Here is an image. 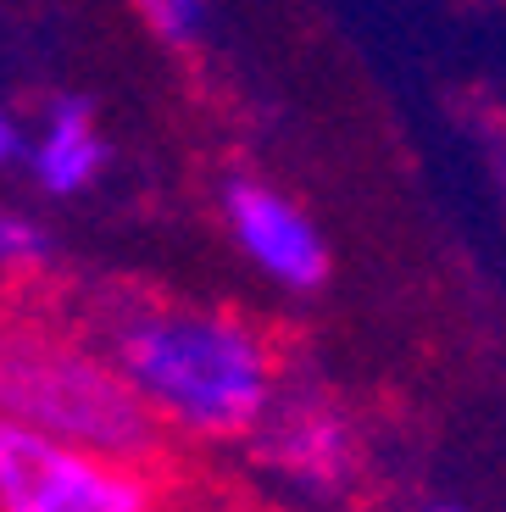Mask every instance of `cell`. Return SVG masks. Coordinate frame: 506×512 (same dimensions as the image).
<instances>
[{
	"mask_svg": "<svg viewBox=\"0 0 506 512\" xmlns=\"http://www.w3.org/2000/svg\"><path fill=\"white\" fill-rule=\"evenodd\" d=\"M106 351L156 423L184 440H245L279 401V357L240 312L140 301L106 323Z\"/></svg>",
	"mask_w": 506,
	"mask_h": 512,
	"instance_id": "cell-1",
	"label": "cell"
},
{
	"mask_svg": "<svg viewBox=\"0 0 506 512\" xmlns=\"http://www.w3.org/2000/svg\"><path fill=\"white\" fill-rule=\"evenodd\" d=\"M0 418H17L78 451L128 462H151L167 435L156 412L134 396L112 351L34 323L0 329Z\"/></svg>",
	"mask_w": 506,
	"mask_h": 512,
	"instance_id": "cell-2",
	"label": "cell"
},
{
	"mask_svg": "<svg viewBox=\"0 0 506 512\" xmlns=\"http://www.w3.org/2000/svg\"><path fill=\"white\" fill-rule=\"evenodd\" d=\"M217 206H223L228 240L240 245V256L262 279L295 295H312L329 284V240L284 190H273L267 179H251V173H234L217 195Z\"/></svg>",
	"mask_w": 506,
	"mask_h": 512,
	"instance_id": "cell-3",
	"label": "cell"
},
{
	"mask_svg": "<svg viewBox=\"0 0 506 512\" xmlns=\"http://www.w3.org/2000/svg\"><path fill=\"white\" fill-rule=\"evenodd\" d=\"M262 440V462L279 479H290L306 496H340L356 479V429L334 401L295 390L267 407V418L256 423Z\"/></svg>",
	"mask_w": 506,
	"mask_h": 512,
	"instance_id": "cell-4",
	"label": "cell"
},
{
	"mask_svg": "<svg viewBox=\"0 0 506 512\" xmlns=\"http://www.w3.org/2000/svg\"><path fill=\"white\" fill-rule=\"evenodd\" d=\"M23 167H28V179L45 195H56V201L84 195L106 167V140L95 128V106L84 95H56L45 106V117H39V128L28 134Z\"/></svg>",
	"mask_w": 506,
	"mask_h": 512,
	"instance_id": "cell-5",
	"label": "cell"
},
{
	"mask_svg": "<svg viewBox=\"0 0 506 512\" xmlns=\"http://www.w3.org/2000/svg\"><path fill=\"white\" fill-rule=\"evenodd\" d=\"M78 446L0 418V512H56Z\"/></svg>",
	"mask_w": 506,
	"mask_h": 512,
	"instance_id": "cell-6",
	"label": "cell"
},
{
	"mask_svg": "<svg viewBox=\"0 0 506 512\" xmlns=\"http://www.w3.org/2000/svg\"><path fill=\"white\" fill-rule=\"evenodd\" d=\"M56 512H156L151 462L78 451L62 496H56Z\"/></svg>",
	"mask_w": 506,
	"mask_h": 512,
	"instance_id": "cell-7",
	"label": "cell"
},
{
	"mask_svg": "<svg viewBox=\"0 0 506 512\" xmlns=\"http://www.w3.org/2000/svg\"><path fill=\"white\" fill-rule=\"evenodd\" d=\"M134 12L173 51H190L195 39L206 34V0H134Z\"/></svg>",
	"mask_w": 506,
	"mask_h": 512,
	"instance_id": "cell-8",
	"label": "cell"
},
{
	"mask_svg": "<svg viewBox=\"0 0 506 512\" xmlns=\"http://www.w3.org/2000/svg\"><path fill=\"white\" fill-rule=\"evenodd\" d=\"M45 251H51V240L34 218L0 212V268H34V262H45Z\"/></svg>",
	"mask_w": 506,
	"mask_h": 512,
	"instance_id": "cell-9",
	"label": "cell"
},
{
	"mask_svg": "<svg viewBox=\"0 0 506 512\" xmlns=\"http://www.w3.org/2000/svg\"><path fill=\"white\" fill-rule=\"evenodd\" d=\"M23 128H17L12 123V112H6V106H0V167H6V162H17V156H23Z\"/></svg>",
	"mask_w": 506,
	"mask_h": 512,
	"instance_id": "cell-10",
	"label": "cell"
},
{
	"mask_svg": "<svg viewBox=\"0 0 506 512\" xmlns=\"http://www.w3.org/2000/svg\"><path fill=\"white\" fill-rule=\"evenodd\" d=\"M423 512H456V507H423Z\"/></svg>",
	"mask_w": 506,
	"mask_h": 512,
	"instance_id": "cell-11",
	"label": "cell"
}]
</instances>
